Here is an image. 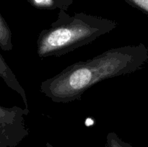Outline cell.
I'll return each instance as SVG.
<instances>
[{
  "label": "cell",
  "instance_id": "6da1fadb",
  "mask_svg": "<svg viewBox=\"0 0 148 147\" xmlns=\"http://www.w3.org/2000/svg\"><path fill=\"white\" fill-rule=\"evenodd\" d=\"M148 61V48L143 43L108 49L101 54L67 66L41 82L42 94L56 103H69L98 82L140 70Z\"/></svg>",
  "mask_w": 148,
  "mask_h": 147
},
{
  "label": "cell",
  "instance_id": "7a4b0ae2",
  "mask_svg": "<svg viewBox=\"0 0 148 147\" xmlns=\"http://www.w3.org/2000/svg\"><path fill=\"white\" fill-rule=\"evenodd\" d=\"M117 26L114 20L85 14L69 16L62 10L57 20L39 33L36 42L38 56L60 57L89 44Z\"/></svg>",
  "mask_w": 148,
  "mask_h": 147
},
{
  "label": "cell",
  "instance_id": "3957f363",
  "mask_svg": "<svg viewBox=\"0 0 148 147\" xmlns=\"http://www.w3.org/2000/svg\"><path fill=\"white\" fill-rule=\"evenodd\" d=\"M29 114L19 107L0 106V147H15L29 135L24 115Z\"/></svg>",
  "mask_w": 148,
  "mask_h": 147
},
{
  "label": "cell",
  "instance_id": "277c9868",
  "mask_svg": "<svg viewBox=\"0 0 148 147\" xmlns=\"http://www.w3.org/2000/svg\"><path fill=\"white\" fill-rule=\"evenodd\" d=\"M0 76H1V77L2 78L3 80L5 82V83L7 84L9 87L15 91L16 92H17L21 96L22 99L24 102L25 106V109L30 112L25 89L22 87L20 84L19 83L18 80L16 78V76H14V73L11 70L8 64L6 63L5 60H4V57L1 54L0 55Z\"/></svg>",
  "mask_w": 148,
  "mask_h": 147
},
{
  "label": "cell",
  "instance_id": "5b68a950",
  "mask_svg": "<svg viewBox=\"0 0 148 147\" xmlns=\"http://www.w3.org/2000/svg\"><path fill=\"white\" fill-rule=\"evenodd\" d=\"M0 47L4 51H10L13 48L11 30L2 15H0Z\"/></svg>",
  "mask_w": 148,
  "mask_h": 147
},
{
  "label": "cell",
  "instance_id": "8992f818",
  "mask_svg": "<svg viewBox=\"0 0 148 147\" xmlns=\"http://www.w3.org/2000/svg\"><path fill=\"white\" fill-rule=\"evenodd\" d=\"M104 147H133L129 143L125 142L119 138L115 132L108 133Z\"/></svg>",
  "mask_w": 148,
  "mask_h": 147
},
{
  "label": "cell",
  "instance_id": "52a82bcc",
  "mask_svg": "<svg viewBox=\"0 0 148 147\" xmlns=\"http://www.w3.org/2000/svg\"><path fill=\"white\" fill-rule=\"evenodd\" d=\"M130 4L148 15V0H127Z\"/></svg>",
  "mask_w": 148,
  "mask_h": 147
},
{
  "label": "cell",
  "instance_id": "ba28073f",
  "mask_svg": "<svg viewBox=\"0 0 148 147\" xmlns=\"http://www.w3.org/2000/svg\"><path fill=\"white\" fill-rule=\"evenodd\" d=\"M35 5L42 8H53L54 0H33Z\"/></svg>",
  "mask_w": 148,
  "mask_h": 147
},
{
  "label": "cell",
  "instance_id": "9c48e42d",
  "mask_svg": "<svg viewBox=\"0 0 148 147\" xmlns=\"http://www.w3.org/2000/svg\"><path fill=\"white\" fill-rule=\"evenodd\" d=\"M46 147H53V146L51 145V144H49V143H46Z\"/></svg>",
  "mask_w": 148,
  "mask_h": 147
}]
</instances>
